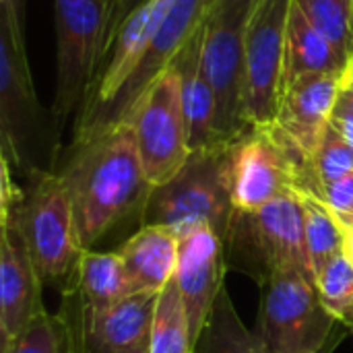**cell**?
<instances>
[{"label":"cell","mask_w":353,"mask_h":353,"mask_svg":"<svg viewBox=\"0 0 353 353\" xmlns=\"http://www.w3.org/2000/svg\"><path fill=\"white\" fill-rule=\"evenodd\" d=\"M81 292V325H91L108 308L130 296L126 273L118 252L85 250L77 269Z\"/></svg>","instance_id":"21"},{"label":"cell","mask_w":353,"mask_h":353,"mask_svg":"<svg viewBox=\"0 0 353 353\" xmlns=\"http://www.w3.org/2000/svg\"><path fill=\"white\" fill-rule=\"evenodd\" d=\"M333 213H335V211H333ZM335 217H337V221L341 223L343 230H353V213H350V215H337V213H335Z\"/></svg>","instance_id":"33"},{"label":"cell","mask_w":353,"mask_h":353,"mask_svg":"<svg viewBox=\"0 0 353 353\" xmlns=\"http://www.w3.org/2000/svg\"><path fill=\"white\" fill-rule=\"evenodd\" d=\"M118 122L130 124L151 188L168 184L188 163L192 151L176 66L159 74Z\"/></svg>","instance_id":"7"},{"label":"cell","mask_w":353,"mask_h":353,"mask_svg":"<svg viewBox=\"0 0 353 353\" xmlns=\"http://www.w3.org/2000/svg\"><path fill=\"white\" fill-rule=\"evenodd\" d=\"M316 290L325 308L343 323L353 312V263L345 252L335 256L319 275Z\"/></svg>","instance_id":"27"},{"label":"cell","mask_w":353,"mask_h":353,"mask_svg":"<svg viewBox=\"0 0 353 353\" xmlns=\"http://www.w3.org/2000/svg\"><path fill=\"white\" fill-rule=\"evenodd\" d=\"M211 2L213 0H176L174 2L170 14L165 17V21L157 29V33L151 39V43L147 46V50L143 52L141 60L137 62V66L130 74V79L126 81V85L122 87V91L114 99V103L91 126L110 124V122H118L124 118V114L139 99V95L159 74H163L168 68L174 66V62L178 60V56L182 54L186 43L199 31Z\"/></svg>","instance_id":"14"},{"label":"cell","mask_w":353,"mask_h":353,"mask_svg":"<svg viewBox=\"0 0 353 353\" xmlns=\"http://www.w3.org/2000/svg\"><path fill=\"white\" fill-rule=\"evenodd\" d=\"M14 213L43 281L79 269L85 250L60 174L35 170L29 192L14 201Z\"/></svg>","instance_id":"9"},{"label":"cell","mask_w":353,"mask_h":353,"mask_svg":"<svg viewBox=\"0 0 353 353\" xmlns=\"http://www.w3.org/2000/svg\"><path fill=\"white\" fill-rule=\"evenodd\" d=\"M345 68L347 62L341 58L335 46L306 19L294 0L285 29L279 95L300 79L314 74H345Z\"/></svg>","instance_id":"20"},{"label":"cell","mask_w":353,"mask_h":353,"mask_svg":"<svg viewBox=\"0 0 353 353\" xmlns=\"http://www.w3.org/2000/svg\"><path fill=\"white\" fill-rule=\"evenodd\" d=\"M256 0H213L201 23V62L217 97L219 141L250 130L244 118V37Z\"/></svg>","instance_id":"5"},{"label":"cell","mask_w":353,"mask_h":353,"mask_svg":"<svg viewBox=\"0 0 353 353\" xmlns=\"http://www.w3.org/2000/svg\"><path fill=\"white\" fill-rule=\"evenodd\" d=\"M337 323L304 273L277 269L263 283L259 335L273 353H331Z\"/></svg>","instance_id":"6"},{"label":"cell","mask_w":353,"mask_h":353,"mask_svg":"<svg viewBox=\"0 0 353 353\" xmlns=\"http://www.w3.org/2000/svg\"><path fill=\"white\" fill-rule=\"evenodd\" d=\"M347 70H350V72H353V58L350 60V64H347Z\"/></svg>","instance_id":"36"},{"label":"cell","mask_w":353,"mask_h":353,"mask_svg":"<svg viewBox=\"0 0 353 353\" xmlns=\"http://www.w3.org/2000/svg\"><path fill=\"white\" fill-rule=\"evenodd\" d=\"M343 325H345L347 329H352L353 331V312L350 314V316H347V319H345V321H343Z\"/></svg>","instance_id":"35"},{"label":"cell","mask_w":353,"mask_h":353,"mask_svg":"<svg viewBox=\"0 0 353 353\" xmlns=\"http://www.w3.org/2000/svg\"><path fill=\"white\" fill-rule=\"evenodd\" d=\"M41 120L25 50L23 4L0 2V132L2 157L21 161L23 147Z\"/></svg>","instance_id":"11"},{"label":"cell","mask_w":353,"mask_h":353,"mask_svg":"<svg viewBox=\"0 0 353 353\" xmlns=\"http://www.w3.org/2000/svg\"><path fill=\"white\" fill-rule=\"evenodd\" d=\"M126 2H134V6L139 4V2H143V0H126Z\"/></svg>","instance_id":"37"},{"label":"cell","mask_w":353,"mask_h":353,"mask_svg":"<svg viewBox=\"0 0 353 353\" xmlns=\"http://www.w3.org/2000/svg\"><path fill=\"white\" fill-rule=\"evenodd\" d=\"M331 124L341 132V137L350 143V147L353 149V120H347V118H335V116H333Z\"/></svg>","instance_id":"31"},{"label":"cell","mask_w":353,"mask_h":353,"mask_svg":"<svg viewBox=\"0 0 353 353\" xmlns=\"http://www.w3.org/2000/svg\"><path fill=\"white\" fill-rule=\"evenodd\" d=\"M225 244L246 259V273H252L261 285L277 269H296L316 283L298 192L252 213L234 211Z\"/></svg>","instance_id":"8"},{"label":"cell","mask_w":353,"mask_h":353,"mask_svg":"<svg viewBox=\"0 0 353 353\" xmlns=\"http://www.w3.org/2000/svg\"><path fill=\"white\" fill-rule=\"evenodd\" d=\"M194 353L273 352H271V347L265 343V339L261 335L250 333L242 325V321H240V316H238V312H236V308H234V304H232V300H230V296H228V292L223 288L217 302H215V306H213V312H211V316H209V321L205 325V331H203V335H201V339H199V343L194 347Z\"/></svg>","instance_id":"22"},{"label":"cell","mask_w":353,"mask_h":353,"mask_svg":"<svg viewBox=\"0 0 353 353\" xmlns=\"http://www.w3.org/2000/svg\"><path fill=\"white\" fill-rule=\"evenodd\" d=\"M0 230V331L2 343H6L46 308L41 302L43 279L14 213V203L2 209Z\"/></svg>","instance_id":"13"},{"label":"cell","mask_w":353,"mask_h":353,"mask_svg":"<svg viewBox=\"0 0 353 353\" xmlns=\"http://www.w3.org/2000/svg\"><path fill=\"white\" fill-rule=\"evenodd\" d=\"M159 292L130 294L83 329L85 352L151 353V333Z\"/></svg>","instance_id":"17"},{"label":"cell","mask_w":353,"mask_h":353,"mask_svg":"<svg viewBox=\"0 0 353 353\" xmlns=\"http://www.w3.org/2000/svg\"><path fill=\"white\" fill-rule=\"evenodd\" d=\"M228 147L192 153L168 184L153 188L143 207L145 225H163L178 238L207 225L225 244L234 217Z\"/></svg>","instance_id":"4"},{"label":"cell","mask_w":353,"mask_h":353,"mask_svg":"<svg viewBox=\"0 0 353 353\" xmlns=\"http://www.w3.org/2000/svg\"><path fill=\"white\" fill-rule=\"evenodd\" d=\"M234 211L252 213L279 196L310 192L323 199L312 161L275 126H254L228 147Z\"/></svg>","instance_id":"3"},{"label":"cell","mask_w":353,"mask_h":353,"mask_svg":"<svg viewBox=\"0 0 353 353\" xmlns=\"http://www.w3.org/2000/svg\"><path fill=\"white\" fill-rule=\"evenodd\" d=\"M118 2H126V0H118Z\"/></svg>","instance_id":"38"},{"label":"cell","mask_w":353,"mask_h":353,"mask_svg":"<svg viewBox=\"0 0 353 353\" xmlns=\"http://www.w3.org/2000/svg\"><path fill=\"white\" fill-rule=\"evenodd\" d=\"M225 244L207 225L180 236L176 283L184 298L194 347L223 290Z\"/></svg>","instance_id":"15"},{"label":"cell","mask_w":353,"mask_h":353,"mask_svg":"<svg viewBox=\"0 0 353 353\" xmlns=\"http://www.w3.org/2000/svg\"><path fill=\"white\" fill-rule=\"evenodd\" d=\"M56 2V95L52 118L60 130L89 99L114 35L118 0Z\"/></svg>","instance_id":"2"},{"label":"cell","mask_w":353,"mask_h":353,"mask_svg":"<svg viewBox=\"0 0 353 353\" xmlns=\"http://www.w3.org/2000/svg\"><path fill=\"white\" fill-rule=\"evenodd\" d=\"M335 118H347L353 120V89L350 87H341V93H339V99H337V105H335Z\"/></svg>","instance_id":"30"},{"label":"cell","mask_w":353,"mask_h":353,"mask_svg":"<svg viewBox=\"0 0 353 353\" xmlns=\"http://www.w3.org/2000/svg\"><path fill=\"white\" fill-rule=\"evenodd\" d=\"M296 4L350 64L353 58V0H296Z\"/></svg>","instance_id":"26"},{"label":"cell","mask_w":353,"mask_h":353,"mask_svg":"<svg viewBox=\"0 0 353 353\" xmlns=\"http://www.w3.org/2000/svg\"><path fill=\"white\" fill-rule=\"evenodd\" d=\"M304 209V228L314 277L341 252H345V234L333 209L316 194L298 192Z\"/></svg>","instance_id":"24"},{"label":"cell","mask_w":353,"mask_h":353,"mask_svg":"<svg viewBox=\"0 0 353 353\" xmlns=\"http://www.w3.org/2000/svg\"><path fill=\"white\" fill-rule=\"evenodd\" d=\"M343 234H345V254L353 263V230H343Z\"/></svg>","instance_id":"32"},{"label":"cell","mask_w":353,"mask_h":353,"mask_svg":"<svg viewBox=\"0 0 353 353\" xmlns=\"http://www.w3.org/2000/svg\"><path fill=\"white\" fill-rule=\"evenodd\" d=\"M294 0H256L244 37V118L250 128L277 118L285 29Z\"/></svg>","instance_id":"10"},{"label":"cell","mask_w":353,"mask_h":353,"mask_svg":"<svg viewBox=\"0 0 353 353\" xmlns=\"http://www.w3.org/2000/svg\"><path fill=\"white\" fill-rule=\"evenodd\" d=\"M174 2L176 0H143L132 6L130 12L120 21L116 33L112 35L97 85L79 112L77 132L95 124L114 103V99L130 79L143 52L170 14Z\"/></svg>","instance_id":"12"},{"label":"cell","mask_w":353,"mask_h":353,"mask_svg":"<svg viewBox=\"0 0 353 353\" xmlns=\"http://www.w3.org/2000/svg\"><path fill=\"white\" fill-rule=\"evenodd\" d=\"M343 85L353 89V72H350L347 68H345V74H343Z\"/></svg>","instance_id":"34"},{"label":"cell","mask_w":353,"mask_h":353,"mask_svg":"<svg viewBox=\"0 0 353 353\" xmlns=\"http://www.w3.org/2000/svg\"><path fill=\"white\" fill-rule=\"evenodd\" d=\"M2 353H85L83 327L77 329L68 316L46 310L2 343Z\"/></svg>","instance_id":"23"},{"label":"cell","mask_w":353,"mask_h":353,"mask_svg":"<svg viewBox=\"0 0 353 353\" xmlns=\"http://www.w3.org/2000/svg\"><path fill=\"white\" fill-rule=\"evenodd\" d=\"M151 353H194L186 304L174 277L168 281L157 298Z\"/></svg>","instance_id":"25"},{"label":"cell","mask_w":353,"mask_h":353,"mask_svg":"<svg viewBox=\"0 0 353 353\" xmlns=\"http://www.w3.org/2000/svg\"><path fill=\"white\" fill-rule=\"evenodd\" d=\"M343 87V74H314L300 79L279 95L275 126L312 161Z\"/></svg>","instance_id":"16"},{"label":"cell","mask_w":353,"mask_h":353,"mask_svg":"<svg viewBox=\"0 0 353 353\" xmlns=\"http://www.w3.org/2000/svg\"><path fill=\"white\" fill-rule=\"evenodd\" d=\"M180 238L163 225H143L120 250L128 292H161L176 275Z\"/></svg>","instance_id":"19"},{"label":"cell","mask_w":353,"mask_h":353,"mask_svg":"<svg viewBox=\"0 0 353 353\" xmlns=\"http://www.w3.org/2000/svg\"><path fill=\"white\" fill-rule=\"evenodd\" d=\"M312 172L321 190L327 184L353 174V149L333 124L327 128L312 157Z\"/></svg>","instance_id":"28"},{"label":"cell","mask_w":353,"mask_h":353,"mask_svg":"<svg viewBox=\"0 0 353 353\" xmlns=\"http://www.w3.org/2000/svg\"><path fill=\"white\" fill-rule=\"evenodd\" d=\"M180 85L182 101L188 122V143L192 153L221 149L219 141V110L213 87L209 85L201 62V27L186 43L178 60L174 62Z\"/></svg>","instance_id":"18"},{"label":"cell","mask_w":353,"mask_h":353,"mask_svg":"<svg viewBox=\"0 0 353 353\" xmlns=\"http://www.w3.org/2000/svg\"><path fill=\"white\" fill-rule=\"evenodd\" d=\"M60 178L72 203L83 250H89L128 213L143 209L153 190L128 122L74 132Z\"/></svg>","instance_id":"1"},{"label":"cell","mask_w":353,"mask_h":353,"mask_svg":"<svg viewBox=\"0 0 353 353\" xmlns=\"http://www.w3.org/2000/svg\"><path fill=\"white\" fill-rule=\"evenodd\" d=\"M323 201L337 215H350V213H353V174L327 184L323 188Z\"/></svg>","instance_id":"29"}]
</instances>
